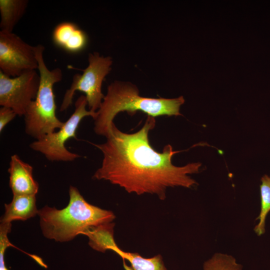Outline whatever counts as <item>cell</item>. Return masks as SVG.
<instances>
[{"instance_id": "obj_11", "label": "cell", "mask_w": 270, "mask_h": 270, "mask_svg": "<svg viewBox=\"0 0 270 270\" xmlns=\"http://www.w3.org/2000/svg\"><path fill=\"white\" fill-rule=\"evenodd\" d=\"M5 212L0 223L8 224L14 220H26L35 216L38 210L35 195H13L12 200L4 204Z\"/></svg>"}, {"instance_id": "obj_17", "label": "cell", "mask_w": 270, "mask_h": 270, "mask_svg": "<svg viewBox=\"0 0 270 270\" xmlns=\"http://www.w3.org/2000/svg\"><path fill=\"white\" fill-rule=\"evenodd\" d=\"M16 116V114L11 108L1 106L0 108V132H2L4 127L12 121Z\"/></svg>"}, {"instance_id": "obj_6", "label": "cell", "mask_w": 270, "mask_h": 270, "mask_svg": "<svg viewBox=\"0 0 270 270\" xmlns=\"http://www.w3.org/2000/svg\"><path fill=\"white\" fill-rule=\"evenodd\" d=\"M86 96L81 95L75 102L74 112L59 130L35 140L30 144V148L40 152L52 162H71L80 157L78 154L68 150L65 143L70 138L77 140L76 130L84 117L92 116L94 120L96 117L97 112L86 110Z\"/></svg>"}, {"instance_id": "obj_5", "label": "cell", "mask_w": 270, "mask_h": 270, "mask_svg": "<svg viewBox=\"0 0 270 270\" xmlns=\"http://www.w3.org/2000/svg\"><path fill=\"white\" fill-rule=\"evenodd\" d=\"M88 66L82 70V74L74 76L70 88L64 93L60 112L66 110L72 104L76 91L85 94L89 110L96 112L100 108L104 97L102 92V82L112 70V60L95 52L88 54Z\"/></svg>"}, {"instance_id": "obj_13", "label": "cell", "mask_w": 270, "mask_h": 270, "mask_svg": "<svg viewBox=\"0 0 270 270\" xmlns=\"http://www.w3.org/2000/svg\"><path fill=\"white\" fill-rule=\"evenodd\" d=\"M108 250H112L123 260H128L131 264L130 266L133 270H168L160 255L151 258H144L138 254L122 250L115 242L108 247Z\"/></svg>"}, {"instance_id": "obj_3", "label": "cell", "mask_w": 270, "mask_h": 270, "mask_svg": "<svg viewBox=\"0 0 270 270\" xmlns=\"http://www.w3.org/2000/svg\"><path fill=\"white\" fill-rule=\"evenodd\" d=\"M68 206L62 210L46 206L38 211L44 236L58 242L72 240L90 228L110 223L114 214L87 202L75 186L69 188Z\"/></svg>"}, {"instance_id": "obj_14", "label": "cell", "mask_w": 270, "mask_h": 270, "mask_svg": "<svg viewBox=\"0 0 270 270\" xmlns=\"http://www.w3.org/2000/svg\"><path fill=\"white\" fill-rule=\"evenodd\" d=\"M114 224L111 222L90 228L83 234L89 238L88 244L93 249L104 252L114 241L113 236Z\"/></svg>"}, {"instance_id": "obj_10", "label": "cell", "mask_w": 270, "mask_h": 270, "mask_svg": "<svg viewBox=\"0 0 270 270\" xmlns=\"http://www.w3.org/2000/svg\"><path fill=\"white\" fill-rule=\"evenodd\" d=\"M54 43L70 53H78L86 46L88 38L86 33L75 24L64 22L58 24L52 32Z\"/></svg>"}, {"instance_id": "obj_2", "label": "cell", "mask_w": 270, "mask_h": 270, "mask_svg": "<svg viewBox=\"0 0 270 270\" xmlns=\"http://www.w3.org/2000/svg\"><path fill=\"white\" fill-rule=\"evenodd\" d=\"M184 101L183 96L174 98L143 97L132 82L115 80L108 86L106 95L96 112L94 131L96 134L107 138L111 132L114 119L122 112L132 115L140 111L154 118L182 116L180 110Z\"/></svg>"}, {"instance_id": "obj_7", "label": "cell", "mask_w": 270, "mask_h": 270, "mask_svg": "<svg viewBox=\"0 0 270 270\" xmlns=\"http://www.w3.org/2000/svg\"><path fill=\"white\" fill-rule=\"evenodd\" d=\"M40 84L38 70L26 71L16 77H10L0 71V105L12 110L19 116L36 98Z\"/></svg>"}, {"instance_id": "obj_19", "label": "cell", "mask_w": 270, "mask_h": 270, "mask_svg": "<svg viewBox=\"0 0 270 270\" xmlns=\"http://www.w3.org/2000/svg\"><path fill=\"white\" fill-rule=\"evenodd\" d=\"M123 266L125 270H133L131 266H128L124 260Z\"/></svg>"}, {"instance_id": "obj_12", "label": "cell", "mask_w": 270, "mask_h": 270, "mask_svg": "<svg viewBox=\"0 0 270 270\" xmlns=\"http://www.w3.org/2000/svg\"><path fill=\"white\" fill-rule=\"evenodd\" d=\"M28 4L27 0H0V32H12Z\"/></svg>"}, {"instance_id": "obj_8", "label": "cell", "mask_w": 270, "mask_h": 270, "mask_svg": "<svg viewBox=\"0 0 270 270\" xmlns=\"http://www.w3.org/2000/svg\"><path fill=\"white\" fill-rule=\"evenodd\" d=\"M35 46L13 32L0 31V71L10 77L38 70Z\"/></svg>"}, {"instance_id": "obj_15", "label": "cell", "mask_w": 270, "mask_h": 270, "mask_svg": "<svg viewBox=\"0 0 270 270\" xmlns=\"http://www.w3.org/2000/svg\"><path fill=\"white\" fill-rule=\"evenodd\" d=\"M260 181V210L256 219L258 220V224L254 228V232L258 236L265 232L266 218L270 212V176L264 174Z\"/></svg>"}, {"instance_id": "obj_4", "label": "cell", "mask_w": 270, "mask_h": 270, "mask_svg": "<svg viewBox=\"0 0 270 270\" xmlns=\"http://www.w3.org/2000/svg\"><path fill=\"white\" fill-rule=\"evenodd\" d=\"M44 46H35L40 84L36 98L29 105L24 115L25 132L36 140L55 132L64 123L56 116L54 92V86L62 80V72L60 68L52 70L48 68L44 58Z\"/></svg>"}, {"instance_id": "obj_18", "label": "cell", "mask_w": 270, "mask_h": 270, "mask_svg": "<svg viewBox=\"0 0 270 270\" xmlns=\"http://www.w3.org/2000/svg\"><path fill=\"white\" fill-rule=\"evenodd\" d=\"M6 248L4 246H0V270H9L5 264L4 256Z\"/></svg>"}, {"instance_id": "obj_16", "label": "cell", "mask_w": 270, "mask_h": 270, "mask_svg": "<svg viewBox=\"0 0 270 270\" xmlns=\"http://www.w3.org/2000/svg\"><path fill=\"white\" fill-rule=\"evenodd\" d=\"M203 270H242V266L232 256L216 253L204 262Z\"/></svg>"}, {"instance_id": "obj_9", "label": "cell", "mask_w": 270, "mask_h": 270, "mask_svg": "<svg viewBox=\"0 0 270 270\" xmlns=\"http://www.w3.org/2000/svg\"><path fill=\"white\" fill-rule=\"evenodd\" d=\"M8 172L9 185L13 195H35L38 191V184L33 177V168L16 154L10 157Z\"/></svg>"}, {"instance_id": "obj_1", "label": "cell", "mask_w": 270, "mask_h": 270, "mask_svg": "<svg viewBox=\"0 0 270 270\" xmlns=\"http://www.w3.org/2000/svg\"><path fill=\"white\" fill-rule=\"evenodd\" d=\"M155 125V118L147 116L139 130L128 134L113 123L106 142L93 144L102 152L103 159L92 178L108 180L129 193L155 194L162 200L168 187L191 188L198 184L188 174L199 172L202 164L174 166L172 157L180 152L173 150L170 144L162 152L156 151L148 140V133Z\"/></svg>"}]
</instances>
